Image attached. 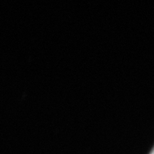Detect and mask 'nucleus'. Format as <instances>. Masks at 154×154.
<instances>
[{
	"label": "nucleus",
	"mask_w": 154,
	"mask_h": 154,
	"mask_svg": "<svg viewBox=\"0 0 154 154\" xmlns=\"http://www.w3.org/2000/svg\"><path fill=\"white\" fill-rule=\"evenodd\" d=\"M149 154H154V146H153V148H152V149L151 150V152H150Z\"/></svg>",
	"instance_id": "f257e3e1"
}]
</instances>
